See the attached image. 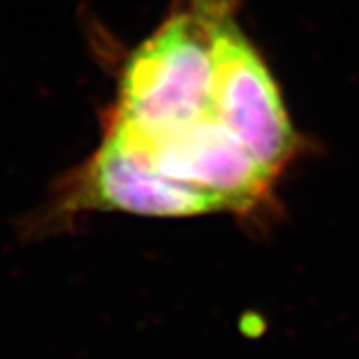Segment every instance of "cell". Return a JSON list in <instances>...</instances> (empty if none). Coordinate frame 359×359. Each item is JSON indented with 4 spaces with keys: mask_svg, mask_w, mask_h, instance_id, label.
<instances>
[{
    "mask_svg": "<svg viewBox=\"0 0 359 359\" xmlns=\"http://www.w3.org/2000/svg\"><path fill=\"white\" fill-rule=\"evenodd\" d=\"M226 0H182L122 68L108 126L146 140L212 112L214 18Z\"/></svg>",
    "mask_w": 359,
    "mask_h": 359,
    "instance_id": "6da1fadb",
    "label": "cell"
},
{
    "mask_svg": "<svg viewBox=\"0 0 359 359\" xmlns=\"http://www.w3.org/2000/svg\"><path fill=\"white\" fill-rule=\"evenodd\" d=\"M212 114L278 180L299 152V136L264 56L236 20V0L214 18Z\"/></svg>",
    "mask_w": 359,
    "mask_h": 359,
    "instance_id": "7a4b0ae2",
    "label": "cell"
},
{
    "mask_svg": "<svg viewBox=\"0 0 359 359\" xmlns=\"http://www.w3.org/2000/svg\"><path fill=\"white\" fill-rule=\"evenodd\" d=\"M62 214L84 210L124 212L148 218H192L228 212L224 200L166 176L112 130L102 146L65 184Z\"/></svg>",
    "mask_w": 359,
    "mask_h": 359,
    "instance_id": "3957f363",
    "label": "cell"
},
{
    "mask_svg": "<svg viewBox=\"0 0 359 359\" xmlns=\"http://www.w3.org/2000/svg\"><path fill=\"white\" fill-rule=\"evenodd\" d=\"M108 130L134 144L170 178L222 198L228 212L250 214L269 200L276 178L212 112L146 140Z\"/></svg>",
    "mask_w": 359,
    "mask_h": 359,
    "instance_id": "277c9868",
    "label": "cell"
}]
</instances>
